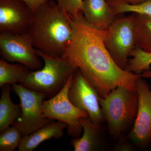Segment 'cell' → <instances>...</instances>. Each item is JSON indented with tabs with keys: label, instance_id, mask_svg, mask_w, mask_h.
<instances>
[{
	"label": "cell",
	"instance_id": "obj_1",
	"mask_svg": "<svg viewBox=\"0 0 151 151\" xmlns=\"http://www.w3.org/2000/svg\"><path fill=\"white\" fill-rule=\"evenodd\" d=\"M71 19L75 35L63 57L81 71L101 98L119 86L137 91L140 75L123 70L114 61L104 45L106 30L89 24L82 13Z\"/></svg>",
	"mask_w": 151,
	"mask_h": 151
},
{
	"label": "cell",
	"instance_id": "obj_2",
	"mask_svg": "<svg viewBox=\"0 0 151 151\" xmlns=\"http://www.w3.org/2000/svg\"><path fill=\"white\" fill-rule=\"evenodd\" d=\"M37 50L63 57L75 35L71 17L55 0H49L34 13L27 32Z\"/></svg>",
	"mask_w": 151,
	"mask_h": 151
},
{
	"label": "cell",
	"instance_id": "obj_3",
	"mask_svg": "<svg viewBox=\"0 0 151 151\" xmlns=\"http://www.w3.org/2000/svg\"><path fill=\"white\" fill-rule=\"evenodd\" d=\"M36 50L43 60V67L31 70L19 84L51 98L61 90L70 76L77 69L64 58L50 56Z\"/></svg>",
	"mask_w": 151,
	"mask_h": 151
},
{
	"label": "cell",
	"instance_id": "obj_4",
	"mask_svg": "<svg viewBox=\"0 0 151 151\" xmlns=\"http://www.w3.org/2000/svg\"><path fill=\"white\" fill-rule=\"evenodd\" d=\"M99 100L109 134L113 138L119 137L136 119L138 104L137 91L119 86L105 98L99 97Z\"/></svg>",
	"mask_w": 151,
	"mask_h": 151
},
{
	"label": "cell",
	"instance_id": "obj_5",
	"mask_svg": "<svg viewBox=\"0 0 151 151\" xmlns=\"http://www.w3.org/2000/svg\"><path fill=\"white\" fill-rule=\"evenodd\" d=\"M74 74L70 76L59 92L48 100H44L42 111L45 118L66 123L68 134L76 138L80 137L83 131L79 119L88 118L89 115L85 111L75 107L68 98V90Z\"/></svg>",
	"mask_w": 151,
	"mask_h": 151
},
{
	"label": "cell",
	"instance_id": "obj_6",
	"mask_svg": "<svg viewBox=\"0 0 151 151\" xmlns=\"http://www.w3.org/2000/svg\"><path fill=\"white\" fill-rule=\"evenodd\" d=\"M104 44L117 65L126 70L130 53L136 48L133 15L116 18L106 30Z\"/></svg>",
	"mask_w": 151,
	"mask_h": 151
},
{
	"label": "cell",
	"instance_id": "obj_7",
	"mask_svg": "<svg viewBox=\"0 0 151 151\" xmlns=\"http://www.w3.org/2000/svg\"><path fill=\"white\" fill-rule=\"evenodd\" d=\"M14 92L19 98L21 115L12 126L16 127L23 136L32 133L52 122L42 115V107L46 97L20 84H12Z\"/></svg>",
	"mask_w": 151,
	"mask_h": 151
},
{
	"label": "cell",
	"instance_id": "obj_8",
	"mask_svg": "<svg viewBox=\"0 0 151 151\" xmlns=\"http://www.w3.org/2000/svg\"><path fill=\"white\" fill-rule=\"evenodd\" d=\"M35 48L27 32L0 34V52L7 61L21 63L31 70L40 69L42 63Z\"/></svg>",
	"mask_w": 151,
	"mask_h": 151
},
{
	"label": "cell",
	"instance_id": "obj_9",
	"mask_svg": "<svg viewBox=\"0 0 151 151\" xmlns=\"http://www.w3.org/2000/svg\"><path fill=\"white\" fill-rule=\"evenodd\" d=\"M142 78L140 76L137 82V113L128 138L136 146L145 149L151 143V90Z\"/></svg>",
	"mask_w": 151,
	"mask_h": 151
},
{
	"label": "cell",
	"instance_id": "obj_10",
	"mask_svg": "<svg viewBox=\"0 0 151 151\" xmlns=\"http://www.w3.org/2000/svg\"><path fill=\"white\" fill-rule=\"evenodd\" d=\"M68 97L75 107L88 113L92 123L100 125L105 122L98 93L78 69L74 73Z\"/></svg>",
	"mask_w": 151,
	"mask_h": 151
},
{
	"label": "cell",
	"instance_id": "obj_11",
	"mask_svg": "<svg viewBox=\"0 0 151 151\" xmlns=\"http://www.w3.org/2000/svg\"><path fill=\"white\" fill-rule=\"evenodd\" d=\"M33 15L22 0H0V33L20 34L26 32Z\"/></svg>",
	"mask_w": 151,
	"mask_h": 151
},
{
	"label": "cell",
	"instance_id": "obj_12",
	"mask_svg": "<svg viewBox=\"0 0 151 151\" xmlns=\"http://www.w3.org/2000/svg\"><path fill=\"white\" fill-rule=\"evenodd\" d=\"M82 13L88 23L101 30L107 29L117 15L105 0H83Z\"/></svg>",
	"mask_w": 151,
	"mask_h": 151
},
{
	"label": "cell",
	"instance_id": "obj_13",
	"mask_svg": "<svg viewBox=\"0 0 151 151\" xmlns=\"http://www.w3.org/2000/svg\"><path fill=\"white\" fill-rule=\"evenodd\" d=\"M67 124L57 121L51 122L29 134L23 136L18 147L19 151H32L42 143L54 138L59 139L64 134Z\"/></svg>",
	"mask_w": 151,
	"mask_h": 151
},
{
	"label": "cell",
	"instance_id": "obj_14",
	"mask_svg": "<svg viewBox=\"0 0 151 151\" xmlns=\"http://www.w3.org/2000/svg\"><path fill=\"white\" fill-rule=\"evenodd\" d=\"M79 122L83 129L81 137L75 138L70 142L74 151H96L100 147V125L94 124L88 118H81Z\"/></svg>",
	"mask_w": 151,
	"mask_h": 151
},
{
	"label": "cell",
	"instance_id": "obj_15",
	"mask_svg": "<svg viewBox=\"0 0 151 151\" xmlns=\"http://www.w3.org/2000/svg\"><path fill=\"white\" fill-rule=\"evenodd\" d=\"M10 84L4 85L0 98V132L12 126L21 115L20 105L13 103L10 97Z\"/></svg>",
	"mask_w": 151,
	"mask_h": 151
},
{
	"label": "cell",
	"instance_id": "obj_16",
	"mask_svg": "<svg viewBox=\"0 0 151 151\" xmlns=\"http://www.w3.org/2000/svg\"><path fill=\"white\" fill-rule=\"evenodd\" d=\"M135 47L151 53V17L133 13Z\"/></svg>",
	"mask_w": 151,
	"mask_h": 151
},
{
	"label": "cell",
	"instance_id": "obj_17",
	"mask_svg": "<svg viewBox=\"0 0 151 151\" xmlns=\"http://www.w3.org/2000/svg\"><path fill=\"white\" fill-rule=\"evenodd\" d=\"M31 70L21 63L12 64L5 60H0V86L19 84Z\"/></svg>",
	"mask_w": 151,
	"mask_h": 151
},
{
	"label": "cell",
	"instance_id": "obj_18",
	"mask_svg": "<svg viewBox=\"0 0 151 151\" xmlns=\"http://www.w3.org/2000/svg\"><path fill=\"white\" fill-rule=\"evenodd\" d=\"M126 70L138 74L145 70H150L151 53H147L140 49L135 48L130 54Z\"/></svg>",
	"mask_w": 151,
	"mask_h": 151
},
{
	"label": "cell",
	"instance_id": "obj_19",
	"mask_svg": "<svg viewBox=\"0 0 151 151\" xmlns=\"http://www.w3.org/2000/svg\"><path fill=\"white\" fill-rule=\"evenodd\" d=\"M116 15L126 12L143 14L151 17V0L138 5H130L121 0H107Z\"/></svg>",
	"mask_w": 151,
	"mask_h": 151
},
{
	"label": "cell",
	"instance_id": "obj_20",
	"mask_svg": "<svg viewBox=\"0 0 151 151\" xmlns=\"http://www.w3.org/2000/svg\"><path fill=\"white\" fill-rule=\"evenodd\" d=\"M0 133V151H14L18 147L23 136L16 127L12 126Z\"/></svg>",
	"mask_w": 151,
	"mask_h": 151
},
{
	"label": "cell",
	"instance_id": "obj_21",
	"mask_svg": "<svg viewBox=\"0 0 151 151\" xmlns=\"http://www.w3.org/2000/svg\"><path fill=\"white\" fill-rule=\"evenodd\" d=\"M60 8L72 18L82 13L83 0H55Z\"/></svg>",
	"mask_w": 151,
	"mask_h": 151
},
{
	"label": "cell",
	"instance_id": "obj_22",
	"mask_svg": "<svg viewBox=\"0 0 151 151\" xmlns=\"http://www.w3.org/2000/svg\"><path fill=\"white\" fill-rule=\"evenodd\" d=\"M32 10L33 12H35L41 6L46 2L49 0H22Z\"/></svg>",
	"mask_w": 151,
	"mask_h": 151
},
{
	"label": "cell",
	"instance_id": "obj_23",
	"mask_svg": "<svg viewBox=\"0 0 151 151\" xmlns=\"http://www.w3.org/2000/svg\"><path fill=\"white\" fill-rule=\"evenodd\" d=\"M121 1L129 4L135 5L139 4L148 0H121Z\"/></svg>",
	"mask_w": 151,
	"mask_h": 151
},
{
	"label": "cell",
	"instance_id": "obj_24",
	"mask_svg": "<svg viewBox=\"0 0 151 151\" xmlns=\"http://www.w3.org/2000/svg\"><path fill=\"white\" fill-rule=\"evenodd\" d=\"M116 149L119 150H124V151H128L130 150H131V148L129 146L128 144H122L121 145L119 144L117 146V148L116 147Z\"/></svg>",
	"mask_w": 151,
	"mask_h": 151
},
{
	"label": "cell",
	"instance_id": "obj_25",
	"mask_svg": "<svg viewBox=\"0 0 151 151\" xmlns=\"http://www.w3.org/2000/svg\"><path fill=\"white\" fill-rule=\"evenodd\" d=\"M140 75L142 78H151V70H145L142 71Z\"/></svg>",
	"mask_w": 151,
	"mask_h": 151
}]
</instances>
